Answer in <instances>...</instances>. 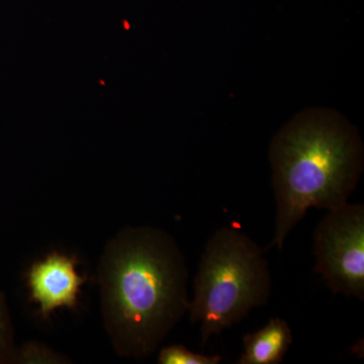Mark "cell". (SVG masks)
Masks as SVG:
<instances>
[{
  "label": "cell",
  "mask_w": 364,
  "mask_h": 364,
  "mask_svg": "<svg viewBox=\"0 0 364 364\" xmlns=\"http://www.w3.org/2000/svg\"><path fill=\"white\" fill-rule=\"evenodd\" d=\"M294 342L289 323L282 318H272L267 324L254 333L244 335V351L239 364H279Z\"/></svg>",
  "instance_id": "8992f818"
},
{
  "label": "cell",
  "mask_w": 364,
  "mask_h": 364,
  "mask_svg": "<svg viewBox=\"0 0 364 364\" xmlns=\"http://www.w3.org/2000/svg\"><path fill=\"white\" fill-rule=\"evenodd\" d=\"M16 347L11 313L6 299L0 291V364L11 363Z\"/></svg>",
  "instance_id": "9c48e42d"
},
{
  "label": "cell",
  "mask_w": 364,
  "mask_h": 364,
  "mask_svg": "<svg viewBox=\"0 0 364 364\" xmlns=\"http://www.w3.org/2000/svg\"><path fill=\"white\" fill-rule=\"evenodd\" d=\"M264 254L251 237L234 227L220 228L205 243L188 312L191 323L200 324L203 348L213 335L269 301L272 279Z\"/></svg>",
  "instance_id": "3957f363"
},
{
  "label": "cell",
  "mask_w": 364,
  "mask_h": 364,
  "mask_svg": "<svg viewBox=\"0 0 364 364\" xmlns=\"http://www.w3.org/2000/svg\"><path fill=\"white\" fill-rule=\"evenodd\" d=\"M76 267L74 256L52 252L28 269L26 282L31 299L39 306L42 318H49L57 309L76 308L81 286L85 282Z\"/></svg>",
  "instance_id": "5b68a950"
},
{
  "label": "cell",
  "mask_w": 364,
  "mask_h": 364,
  "mask_svg": "<svg viewBox=\"0 0 364 364\" xmlns=\"http://www.w3.org/2000/svg\"><path fill=\"white\" fill-rule=\"evenodd\" d=\"M11 363L16 364H66L70 360L64 354L59 353L47 345L37 341L16 347Z\"/></svg>",
  "instance_id": "52a82bcc"
},
{
  "label": "cell",
  "mask_w": 364,
  "mask_h": 364,
  "mask_svg": "<svg viewBox=\"0 0 364 364\" xmlns=\"http://www.w3.org/2000/svg\"><path fill=\"white\" fill-rule=\"evenodd\" d=\"M269 160L277 215L265 252L282 250L310 208L329 210L347 203L363 173V141L338 112L306 109L274 136Z\"/></svg>",
  "instance_id": "7a4b0ae2"
},
{
  "label": "cell",
  "mask_w": 364,
  "mask_h": 364,
  "mask_svg": "<svg viewBox=\"0 0 364 364\" xmlns=\"http://www.w3.org/2000/svg\"><path fill=\"white\" fill-rule=\"evenodd\" d=\"M221 361V356L196 353L181 344L164 347L158 355L160 364H219Z\"/></svg>",
  "instance_id": "ba28073f"
},
{
  "label": "cell",
  "mask_w": 364,
  "mask_h": 364,
  "mask_svg": "<svg viewBox=\"0 0 364 364\" xmlns=\"http://www.w3.org/2000/svg\"><path fill=\"white\" fill-rule=\"evenodd\" d=\"M314 272L334 294L364 299V205L328 210L314 233Z\"/></svg>",
  "instance_id": "277c9868"
},
{
  "label": "cell",
  "mask_w": 364,
  "mask_h": 364,
  "mask_svg": "<svg viewBox=\"0 0 364 364\" xmlns=\"http://www.w3.org/2000/svg\"><path fill=\"white\" fill-rule=\"evenodd\" d=\"M189 272L176 239L160 228L127 227L98 263L100 309L117 355L146 358L188 312Z\"/></svg>",
  "instance_id": "6da1fadb"
}]
</instances>
